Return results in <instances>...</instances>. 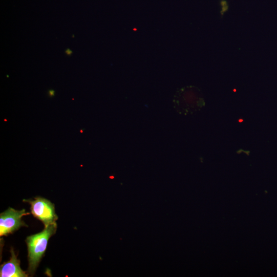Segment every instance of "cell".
I'll list each match as a JSON object with an SVG mask.
<instances>
[{"instance_id":"cell-2","label":"cell","mask_w":277,"mask_h":277,"mask_svg":"<svg viewBox=\"0 0 277 277\" xmlns=\"http://www.w3.org/2000/svg\"><path fill=\"white\" fill-rule=\"evenodd\" d=\"M30 205V210L34 216L43 222L45 227L56 222L58 217L55 212V205L50 201L41 197L34 200H24Z\"/></svg>"},{"instance_id":"cell-4","label":"cell","mask_w":277,"mask_h":277,"mask_svg":"<svg viewBox=\"0 0 277 277\" xmlns=\"http://www.w3.org/2000/svg\"><path fill=\"white\" fill-rule=\"evenodd\" d=\"M11 257L9 261L4 262L0 268V277H26L28 275L20 268V261L18 259L17 256L12 248Z\"/></svg>"},{"instance_id":"cell-5","label":"cell","mask_w":277,"mask_h":277,"mask_svg":"<svg viewBox=\"0 0 277 277\" xmlns=\"http://www.w3.org/2000/svg\"><path fill=\"white\" fill-rule=\"evenodd\" d=\"M55 91L53 90V89H51L49 90L48 91V95L50 97H53L55 96Z\"/></svg>"},{"instance_id":"cell-3","label":"cell","mask_w":277,"mask_h":277,"mask_svg":"<svg viewBox=\"0 0 277 277\" xmlns=\"http://www.w3.org/2000/svg\"><path fill=\"white\" fill-rule=\"evenodd\" d=\"M24 209L21 211L9 208L0 215V235L6 236L13 234L20 228L27 227L22 221L24 215L29 214Z\"/></svg>"},{"instance_id":"cell-7","label":"cell","mask_w":277,"mask_h":277,"mask_svg":"<svg viewBox=\"0 0 277 277\" xmlns=\"http://www.w3.org/2000/svg\"><path fill=\"white\" fill-rule=\"evenodd\" d=\"M81 132H83V130H81Z\"/></svg>"},{"instance_id":"cell-6","label":"cell","mask_w":277,"mask_h":277,"mask_svg":"<svg viewBox=\"0 0 277 277\" xmlns=\"http://www.w3.org/2000/svg\"><path fill=\"white\" fill-rule=\"evenodd\" d=\"M65 53L68 55L70 56L72 54H73V51H72L70 49H69V48H67L66 50H65Z\"/></svg>"},{"instance_id":"cell-1","label":"cell","mask_w":277,"mask_h":277,"mask_svg":"<svg viewBox=\"0 0 277 277\" xmlns=\"http://www.w3.org/2000/svg\"><path fill=\"white\" fill-rule=\"evenodd\" d=\"M57 223L45 227L43 232L29 236L26 242L28 248V272L33 275L46 251L49 238L57 231Z\"/></svg>"},{"instance_id":"cell-8","label":"cell","mask_w":277,"mask_h":277,"mask_svg":"<svg viewBox=\"0 0 277 277\" xmlns=\"http://www.w3.org/2000/svg\"><path fill=\"white\" fill-rule=\"evenodd\" d=\"M4 121H7V120H6V119H5Z\"/></svg>"}]
</instances>
